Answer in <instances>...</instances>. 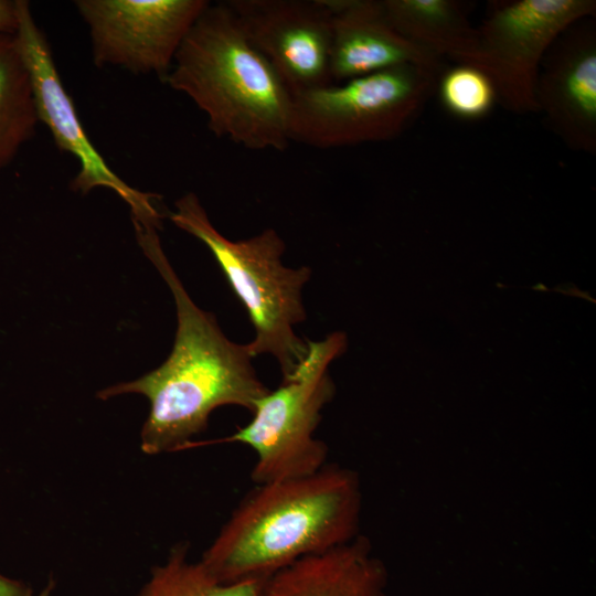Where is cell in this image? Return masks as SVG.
Returning <instances> with one entry per match:
<instances>
[{
	"instance_id": "1",
	"label": "cell",
	"mask_w": 596,
	"mask_h": 596,
	"mask_svg": "<svg viewBox=\"0 0 596 596\" xmlns=\"http://www.w3.org/2000/svg\"><path fill=\"white\" fill-rule=\"evenodd\" d=\"M132 223L139 246L172 292L178 321L174 343L160 366L97 396H146L150 411L140 434L141 450L157 455L187 449L217 407L234 405L252 413L269 389L256 373L247 343L230 340L215 316L191 299L162 249L158 228Z\"/></svg>"
},
{
	"instance_id": "2",
	"label": "cell",
	"mask_w": 596,
	"mask_h": 596,
	"mask_svg": "<svg viewBox=\"0 0 596 596\" xmlns=\"http://www.w3.org/2000/svg\"><path fill=\"white\" fill-rule=\"evenodd\" d=\"M362 490L350 468L327 464L248 492L200 562L221 583L267 579L297 560L359 535Z\"/></svg>"
},
{
	"instance_id": "3",
	"label": "cell",
	"mask_w": 596,
	"mask_h": 596,
	"mask_svg": "<svg viewBox=\"0 0 596 596\" xmlns=\"http://www.w3.org/2000/svg\"><path fill=\"white\" fill-rule=\"evenodd\" d=\"M204 113L209 129L251 150H285L292 96L226 3H209L163 78Z\"/></svg>"
},
{
	"instance_id": "4",
	"label": "cell",
	"mask_w": 596,
	"mask_h": 596,
	"mask_svg": "<svg viewBox=\"0 0 596 596\" xmlns=\"http://www.w3.org/2000/svg\"><path fill=\"white\" fill-rule=\"evenodd\" d=\"M174 207L169 219L210 249L246 309L255 331L247 343L251 354L273 355L283 379L290 376L307 353V341L295 333V326L306 319L302 289L311 269L283 264L285 242L274 228L246 240L226 238L193 192L177 200Z\"/></svg>"
},
{
	"instance_id": "5",
	"label": "cell",
	"mask_w": 596,
	"mask_h": 596,
	"mask_svg": "<svg viewBox=\"0 0 596 596\" xmlns=\"http://www.w3.org/2000/svg\"><path fill=\"white\" fill-rule=\"evenodd\" d=\"M347 345L343 332L307 341V353L295 372L260 397L248 424L212 443H238L256 455L255 485L311 475L327 465V444L315 436L322 409L334 396L329 365ZM204 445V444H203Z\"/></svg>"
},
{
	"instance_id": "6",
	"label": "cell",
	"mask_w": 596,
	"mask_h": 596,
	"mask_svg": "<svg viewBox=\"0 0 596 596\" xmlns=\"http://www.w3.org/2000/svg\"><path fill=\"white\" fill-rule=\"evenodd\" d=\"M440 72L402 65L295 95L290 141L329 149L394 139L424 110Z\"/></svg>"
},
{
	"instance_id": "7",
	"label": "cell",
	"mask_w": 596,
	"mask_h": 596,
	"mask_svg": "<svg viewBox=\"0 0 596 596\" xmlns=\"http://www.w3.org/2000/svg\"><path fill=\"white\" fill-rule=\"evenodd\" d=\"M595 10L594 0L494 1L477 29L471 65L488 74L508 110L538 113L535 88L545 54L561 34Z\"/></svg>"
},
{
	"instance_id": "8",
	"label": "cell",
	"mask_w": 596,
	"mask_h": 596,
	"mask_svg": "<svg viewBox=\"0 0 596 596\" xmlns=\"http://www.w3.org/2000/svg\"><path fill=\"white\" fill-rule=\"evenodd\" d=\"M17 13L14 35L31 77L39 121L50 129L56 147L71 153L79 163L72 189L83 194L99 187L110 189L128 204L132 221L160 230L162 215L153 203L159 195L130 187L110 169L85 132L30 2L17 0Z\"/></svg>"
},
{
	"instance_id": "9",
	"label": "cell",
	"mask_w": 596,
	"mask_h": 596,
	"mask_svg": "<svg viewBox=\"0 0 596 596\" xmlns=\"http://www.w3.org/2000/svg\"><path fill=\"white\" fill-rule=\"evenodd\" d=\"M206 0H76L96 66L164 78Z\"/></svg>"
},
{
	"instance_id": "10",
	"label": "cell",
	"mask_w": 596,
	"mask_h": 596,
	"mask_svg": "<svg viewBox=\"0 0 596 596\" xmlns=\"http://www.w3.org/2000/svg\"><path fill=\"white\" fill-rule=\"evenodd\" d=\"M249 43L291 96L328 86L332 36L326 0L226 1Z\"/></svg>"
},
{
	"instance_id": "11",
	"label": "cell",
	"mask_w": 596,
	"mask_h": 596,
	"mask_svg": "<svg viewBox=\"0 0 596 596\" xmlns=\"http://www.w3.org/2000/svg\"><path fill=\"white\" fill-rule=\"evenodd\" d=\"M577 22L550 47L536 81L538 113L572 149L596 152V35Z\"/></svg>"
},
{
	"instance_id": "12",
	"label": "cell",
	"mask_w": 596,
	"mask_h": 596,
	"mask_svg": "<svg viewBox=\"0 0 596 596\" xmlns=\"http://www.w3.org/2000/svg\"><path fill=\"white\" fill-rule=\"evenodd\" d=\"M332 20V83L402 65L440 70L441 60L401 35L387 20L382 0H326Z\"/></svg>"
},
{
	"instance_id": "13",
	"label": "cell",
	"mask_w": 596,
	"mask_h": 596,
	"mask_svg": "<svg viewBox=\"0 0 596 596\" xmlns=\"http://www.w3.org/2000/svg\"><path fill=\"white\" fill-rule=\"evenodd\" d=\"M389 574L366 536L297 560L268 577L260 596H387Z\"/></svg>"
},
{
	"instance_id": "14",
	"label": "cell",
	"mask_w": 596,
	"mask_h": 596,
	"mask_svg": "<svg viewBox=\"0 0 596 596\" xmlns=\"http://www.w3.org/2000/svg\"><path fill=\"white\" fill-rule=\"evenodd\" d=\"M385 15L406 40L455 64H472L478 31L454 0H382Z\"/></svg>"
},
{
	"instance_id": "15",
	"label": "cell",
	"mask_w": 596,
	"mask_h": 596,
	"mask_svg": "<svg viewBox=\"0 0 596 596\" xmlns=\"http://www.w3.org/2000/svg\"><path fill=\"white\" fill-rule=\"evenodd\" d=\"M38 123L31 77L15 35L0 33V171L32 139Z\"/></svg>"
},
{
	"instance_id": "16",
	"label": "cell",
	"mask_w": 596,
	"mask_h": 596,
	"mask_svg": "<svg viewBox=\"0 0 596 596\" xmlns=\"http://www.w3.org/2000/svg\"><path fill=\"white\" fill-rule=\"evenodd\" d=\"M265 581L221 583L200 561H189L188 546L182 544L171 550L163 564L152 568L136 596H260Z\"/></svg>"
},
{
	"instance_id": "17",
	"label": "cell",
	"mask_w": 596,
	"mask_h": 596,
	"mask_svg": "<svg viewBox=\"0 0 596 596\" xmlns=\"http://www.w3.org/2000/svg\"><path fill=\"white\" fill-rule=\"evenodd\" d=\"M436 91L444 108L464 120L485 118L498 102L488 74L471 64H455L440 72Z\"/></svg>"
},
{
	"instance_id": "18",
	"label": "cell",
	"mask_w": 596,
	"mask_h": 596,
	"mask_svg": "<svg viewBox=\"0 0 596 596\" xmlns=\"http://www.w3.org/2000/svg\"><path fill=\"white\" fill-rule=\"evenodd\" d=\"M17 29V0H0V33L14 34Z\"/></svg>"
},
{
	"instance_id": "19",
	"label": "cell",
	"mask_w": 596,
	"mask_h": 596,
	"mask_svg": "<svg viewBox=\"0 0 596 596\" xmlns=\"http://www.w3.org/2000/svg\"><path fill=\"white\" fill-rule=\"evenodd\" d=\"M0 596H33V593L25 583L0 573Z\"/></svg>"
},
{
	"instance_id": "20",
	"label": "cell",
	"mask_w": 596,
	"mask_h": 596,
	"mask_svg": "<svg viewBox=\"0 0 596 596\" xmlns=\"http://www.w3.org/2000/svg\"><path fill=\"white\" fill-rule=\"evenodd\" d=\"M54 583L50 582L36 596H51Z\"/></svg>"
}]
</instances>
